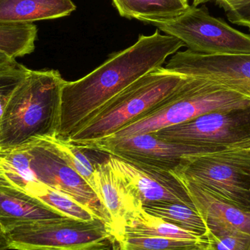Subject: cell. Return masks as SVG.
I'll return each instance as SVG.
<instances>
[{"mask_svg": "<svg viewBox=\"0 0 250 250\" xmlns=\"http://www.w3.org/2000/svg\"><path fill=\"white\" fill-rule=\"evenodd\" d=\"M183 46L180 40L157 29L153 35H139L134 45L113 54L82 79L66 82L55 137L67 139L104 104L141 76L163 67Z\"/></svg>", "mask_w": 250, "mask_h": 250, "instance_id": "cell-1", "label": "cell"}, {"mask_svg": "<svg viewBox=\"0 0 250 250\" xmlns=\"http://www.w3.org/2000/svg\"><path fill=\"white\" fill-rule=\"evenodd\" d=\"M66 82L58 70L29 69L0 115V147L16 146L33 138L55 136L62 90Z\"/></svg>", "mask_w": 250, "mask_h": 250, "instance_id": "cell-2", "label": "cell"}, {"mask_svg": "<svg viewBox=\"0 0 250 250\" xmlns=\"http://www.w3.org/2000/svg\"><path fill=\"white\" fill-rule=\"evenodd\" d=\"M188 76L159 67L141 76L94 113L67 141L82 147L114 135L164 102Z\"/></svg>", "mask_w": 250, "mask_h": 250, "instance_id": "cell-3", "label": "cell"}, {"mask_svg": "<svg viewBox=\"0 0 250 250\" xmlns=\"http://www.w3.org/2000/svg\"><path fill=\"white\" fill-rule=\"evenodd\" d=\"M250 105V98L243 94L207 79L188 77V80L158 106L105 138L118 139L151 133L188 123L207 113Z\"/></svg>", "mask_w": 250, "mask_h": 250, "instance_id": "cell-4", "label": "cell"}, {"mask_svg": "<svg viewBox=\"0 0 250 250\" xmlns=\"http://www.w3.org/2000/svg\"><path fill=\"white\" fill-rule=\"evenodd\" d=\"M173 173L250 211V148L186 156Z\"/></svg>", "mask_w": 250, "mask_h": 250, "instance_id": "cell-5", "label": "cell"}, {"mask_svg": "<svg viewBox=\"0 0 250 250\" xmlns=\"http://www.w3.org/2000/svg\"><path fill=\"white\" fill-rule=\"evenodd\" d=\"M10 250H113L114 236L100 219L70 217L26 223L7 231Z\"/></svg>", "mask_w": 250, "mask_h": 250, "instance_id": "cell-6", "label": "cell"}, {"mask_svg": "<svg viewBox=\"0 0 250 250\" xmlns=\"http://www.w3.org/2000/svg\"><path fill=\"white\" fill-rule=\"evenodd\" d=\"M153 133L166 141L190 146L197 154L250 148V105L207 113Z\"/></svg>", "mask_w": 250, "mask_h": 250, "instance_id": "cell-7", "label": "cell"}, {"mask_svg": "<svg viewBox=\"0 0 250 250\" xmlns=\"http://www.w3.org/2000/svg\"><path fill=\"white\" fill-rule=\"evenodd\" d=\"M166 35L180 40L189 51L205 55L250 54V34L234 29L206 6L190 5L170 20L150 21Z\"/></svg>", "mask_w": 250, "mask_h": 250, "instance_id": "cell-8", "label": "cell"}, {"mask_svg": "<svg viewBox=\"0 0 250 250\" xmlns=\"http://www.w3.org/2000/svg\"><path fill=\"white\" fill-rule=\"evenodd\" d=\"M29 166L39 182L59 191L86 207L111 229V222L105 207L90 185L64 160L51 136L29 141Z\"/></svg>", "mask_w": 250, "mask_h": 250, "instance_id": "cell-9", "label": "cell"}, {"mask_svg": "<svg viewBox=\"0 0 250 250\" xmlns=\"http://www.w3.org/2000/svg\"><path fill=\"white\" fill-rule=\"evenodd\" d=\"M80 148L114 156L132 164L170 172L180 167L184 157L197 154L190 146L161 139L153 132L118 139L104 138Z\"/></svg>", "mask_w": 250, "mask_h": 250, "instance_id": "cell-10", "label": "cell"}, {"mask_svg": "<svg viewBox=\"0 0 250 250\" xmlns=\"http://www.w3.org/2000/svg\"><path fill=\"white\" fill-rule=\"evenodd\" d=\"M165 67L216 82L250 98V54L205 55L188 49L173 54Z\"/></svg>", "mask_w": 250, "mask_h": 250, "instance_id": "cell-11", "label": "cell"}, {"mask_svg": "<svg viewBox=\"0 0 250 250\" xmlns=\"http://www.w3.org/2000/svg\"><path fill=\"white\" fill-rule=\"evenodd\" d=\"M108 158L126 179L143 206L170 202L195 208L183 184L173 172L132 164L114 156L108 155Z\"/></svg>", "mask_w": 250, "mask_h": 250, "instance_id": "cell-12", "label": "cell"}, {"mask_svg": "<svg viewBox=\"0 0 250 250\" xmlns=\"http://www.w3.org/2000/svg\"><path fill=\"white\" fill-rule=\"evenodd\" d=\"M94 182L95 193L109 215L115 239L121 234L126 222L142 208V204L126 179L111 165L108 155L97 164Z\"/></svg>", "mask_w": 250, "mask_h": 250, "instance_id": "cell-13", "label": "cell"}, {"mask_svg": "<svg viewBox=\"0 0 250 250\" xmlns=\"http://www.w3.org/2000/svg\"><path fill=\"white\" fill-rule=\"evenodd\" d=\"M178 179L188 191L207 226V232H233L250 235V211L218 198L199 185Z\"/></svg>", "mask_w": 250, "mask_h": 250, "instance_id": "cell-14", "label": "cell"}, {"mask_svg": "<svg viewBox=\"0 0 250 250\" xmlns=\"http://www.w3.org/2000/svg\"><path fill=\"white\" fill-rule=\"evenodd\" d=\"M67 217L38 198L0 183V224L6 231L26 223Z\"/></svg>", "mask_w": 250, "mask_h": 250, "instance_id": "cell-15", "label": "cell"}, {"mask_svg": "<svg viewBox=\"0 0 250 250\" xmlns=\"http://www.w3.org/2000/svg\"><path fill=\"white\" fill-rule=\"evenodd\" d=\"M76 9L72 0H0V23L31 24L65 17Z\"/></svg>", "mask_w": 250, "mask_h": 250, "instance_id": "cell-16", "label": "cell"}, {"mask_svg": "<svg viewBox=\"0 0 250 250\" xmlns=\"http://www.w3.org/2000/svg\"><path fill=\"white\" fill-rule=\"evenodd\" d=\"M122 17L143 23L170 20L185 13L189 0H112Z\"/></svg>", "mask_w": 250, "mask_h": 250, "instance_id": "cell-17", "label": "cell"}, {"mask_svg": "<svg viewBox=\"0 0 250 250\" xmlns=\"http://www.w3.org/2000/svg\"><path fill=\"white\" fill-rule=\"evenodd\" d=\"M123 236H154L191 242H207V237H201L170 224L160 217L146 212L143 207L126 222L121 234L117 238Z\"/></svg>", "mask_w": 250, "mask_h": 250, "instance_id": "cell-18", "label": "cell"}, {"mask_svg": "<svg viewBox=\"0 0 250 250\" xmlns=\"http://www.w3.org/2000/svg\"><path fill=\"white\" fill-rule=\"evenodd\" d=\"M143 208L184 230L201 237L207 236V226L195 208L179 203L160 202L144 205Z\"/></svg>", "mask_w": 250, "mask_h": 250, "instance_id": "cell-19", "label": "cell"}, {"mask_svg": "<svg viewBox=\"0 0 250 250\" xmlns=\"http://www.w3.org/2000/svg\"><path fill=\"white\" fill-rule=\"evenodd\" d=\"M36 25L0 23V51L16 60L30 54L35 48Z\"/></svg>", "mask_w": 250, "mask_h": 250, "instance_id": "cell-20", "label": "cell"}, {"mask_svg": "<svg viewBox=\"0 0 250 250\" xmlns=\"http://www.w3.org/2000/svg\"><path fill=\"white\" fill-rule=\"evenodd\" d=\"M29 194L65 217L83 221L98 219L92 211L76 200L49 188L39 181L32 187Z\"/></svg>", "mask_w": 250, "mask_h": 250, "instance_id": "cell-21", "label": "cell"}, {"mask_svg": "<svg viewBox=\"0 0 250 250\" xmlns=\"http://www.w3.org/2000/svg\"><path fill=\"white\" fill-rule=\"evenodd\" d=\"M202 243L205 242L154 236H123L115 239L113 250H185Z\"/></svg>", "mask_w": 250, "mask_h": 250, "instance_id": "cell-22", "label": "cell"}, {"mask_svg": "<svg viewBox=\"0 0 250 250\" xmlns=\"http://www.w3.org/2000/svg\"><path fill=\"white\" fill-rule=\"evenodd\" d=\"M53 143L66 163L82 176L95 191L94 173L98 163L88 157L83 148L69 142L67 140L51 136Z\"/></svg>", "mask_w": 250, "mask_h": 250, "instance_id": "cell-23", "label": "cell"}, {"mask_svg": "<svg viewBox=\"0 0 250 250\" xmlns=\"http://www.w3.org/2000/svg\"><path fill=\"white\" fill-rule=\"evenodd\" d=\"M206 237L213 250H250V235L245 233L207 232Z\"/></svg>", "mask_w": 250, "mask_h": 250, "instance_id": "cell-24", "label": "cell"}, {"mask_svg": "<svg viewBox=\"0 0 250 250\" xmlns=\"http://www.w3.org/2000/svg\"><path fill=\"white\" fill-rule=\"evenodd\" d=\"M28 70L18 63L14 67L0 73V115L7 100L23 80Z\"/></svg>", "mask_w": 250, "mask_h": 250, "instance_id": "cell-25", "label": "cell"}, {"mask_svg": "<svg viewBox=\"0 0 250 250\" xmlns=\"http://www.w3.org/2000/svg\"><path fill=\"white\" fill-rule=\"evenodd\" d=\"M226 13L229 21L237 26L247 27L250 32V0H246Z\"/></svg>", "mask_w": 250, "mask_h": 250, "instance_id": "cell-26", "label": "cell"}, {"mask_svg": "<svg viewBox=\"0 0 250 250\" xmlns=\"http://www.w3.org/2000/svg\"><path fill=\"white\" fill-rule=\"evenodd\" d=\"M17 63L16 60L9 57L2 51H0V72L14 67Z\"/></svg>", "mask_w": 250, "mask_h": 250, "instance_id": "cell-27", "label": "cell"}, {"mask_svg": "<svg viewBox=\"0 0 250 250\" xmlns=\"http://www.w3.org/2000/svg\"><path fill=\"white\" fill-rule=\"evenodd\" d=\"M245 1L246 0H216L215 2L219 7L226 12L238 7Z\"/></svg>", "mask_w": 250, "mask_h": 250, "instance_id": "cell-28", "label": "cell"}, {"mask_svg": "<svg viewBox=\"0 0 250 250\" xmlns=\"http://www.w3.org/2000/svg\"><path fill=\"white\" fill-rule=\"evenodd\" d=\"M10 250V243H9L7 231L0 224V250Z\"/></svg>", "mask_w": 250, "mask_h": 250, "instance_id": "cell-29", "label": "cell"}, {"mask_svg": "<svg viewBox=\"0 0 250 250\" xmlns=\"http://www.w3.org/2000/svg\"><path fill=\"white\" fill-rule=\"evenodd\" d=\"M185 250H213L209 248L208 245V241L205 243L199 244V245H195L192 248H189Z\"/></svg>", "mask_w": 250, "mask_h": 250, "instance_id": "cell-30", "label": "cell"}, {"mask_svg": "<svg viewBox=\"0 0 250 250\" xmlns=\"http://www.w3.org/2000/svg\"><path fill=\"white\" fill-rule=\"evenodd\" d=\"M214 1L216 0H192V5L198 7L200 4H205L208 1Z\"/></svg>", "mask_w": 250, "mask_h": 250, "instance_id": "cell-31", "label": "cell"}]
</instances>
